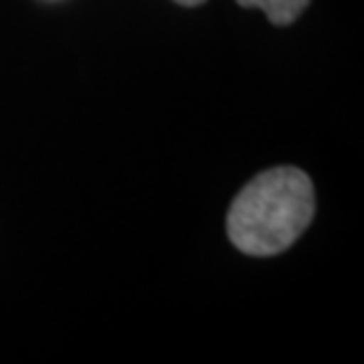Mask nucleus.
Here are the masks:
<instances>
[{
    "instance_id": "obj_1",
    "label": "nucleus",
    "mask_w": 364,
    "mask_h": 364,
    "mask_svg": "<svg viewBox=\"0 0 364 364\" xmlns=\"http://www.w3.org/2000/svg\"><path fill=\"white\" fill-rule=\"evenodd\" d=\"M315 218V189L294 166H277L253 178L228 213L230 242L246 256L267 258L287 251Z\"/></svg>"
},
{
    "instance_id": "obj_2",
    "label": "nucleus",
    "mask_w": 364,
    "mask_h": 364,
    "mask_svg": "<svg viewBox=\"0 0 364 364\" xmlns=\"http://www.w3.org/2000/svg\"><path fill=\"white\" fill-rule=\"evenodd\" d=\"M242 7H258L274 26H289L301 17L310 0H237Z\"/></svg>"
},
{
    "instance_id": "obj_3",
    "label": "nucleus",
    "mask_w": 364,
    "mask_h": 364,
    "mask_svg": "<svg viewBox=\"0 0 364 364\" xmlns=\"http://www.w3.org/2000/svg\"><path fill=\"white\" fill-rule=\"evenodd\" d=\"M178 5H185V7H196V5H201V3H206V0H176Z\"/></svg>"
}]
</instances>
